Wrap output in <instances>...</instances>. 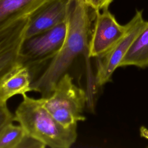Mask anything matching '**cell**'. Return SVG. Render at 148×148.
<instances>
[{
	"label": "cell",
	"mask_w": 148,
	"mask_h": 148,
	"mask_svg": "<svg viewBox=\"0 0 148 148\" xmlns=\"http://www.w3.org/2000/svg\"><path fill=\"white\" fill-rule=\"evenodd\" d=\"M98 10L84 0H68L65 41L49 65L31 83L32 91L49 97L59 79L66 73L74 60L80 54L88 56L94 21Z\"/></svg>",
	"instance_id": "obj_1"
},
{
	"label": "cell",
	"mask_w": 148,
	"mask_h": 148,
	"mask_svg": "<svg viewBox=\"0 0 148 148\" xmlns=\"http://www.w3.org/2000/svg\"><path fill=\"white\" fill-rule=\"evenodd\" d=\"M14 120L25 132L51 148H69L76 140L77 125L65 127L43 106L40 99L24 94Z\"/></svg>",
	"instance_id": "obj_2"
},
{
	"label": "cell",
	"mask_w": 148,
	"mask_h": 148,
	"mask_svg": "<svg viewBox=\"0 0 148 148\" xmlns=\"http://www.w3.org/2000/svg\"><path fill=\"white\" fill-rule=\"evenodd\" d=\"M40 99L43 106L65 127L77 125L86 120L83 110L87 99L86 92L74 83L67 73L59 79L49 97Z\"/></svg>",
	"instance_id": "obj_3"
},
{
	"label": "cell",
	"mask_w": 148,
	"mask_h": 148,
	"mask_svg": "<svg viewBox=\"0 0 148 148\" xmlns=\"http://www.w3.org/2000/svg\"><path fill=\"white\" fill-rule=\"evenodd\" d=\"M67 32L65 21L45 32L24 39L20 50L22 64L31 67L52 59L62 46Z\"/></svg>",
	"instance_id": "obj_4"
},
{
	"label": "cell",
	"mask_w": 148,
	"mask_h": 148,
	"mask_svg": "<svg viewBox=\"0 0 148 148\" xmlns=\"http://www.w3.org/2000/svg\"><path fill=\"white\" fill-rule=\"evenodd\" d=\"M147 21L143 17L142 11L137 10L132 19L126 24L127 29L122 38L108 52L97 58L95 83L101 86L111 80L114 71L130 49L132 43Z\"/></svg>",
	"instance_id": "obj_5"
},
{
	"label": "cell",
	"mask_w": 148,
	"mask_h": 148,
	"mask_svg": "<svg viewBox=\"0 0 148 148\" xmlns=\"http://www.w3.org/2000/svg\"><path fill=\"white\" fill-rule=\"evenodd\" d=\"M98 10L89 43L88 57L98 58L108 52L122 38L127 26L120 24L108 10Z\"/></svg>",
	"instance_id": "obj_6"
},
{
	"label": "cell",
	"mask_w": 148,
	"mask_h": 148,
	"mask_svg": "<svg viewBox=\"0 0 148 148\" xmlns=\"http://www.w3.org/2000/svg\"><path fill=\"white\" fill-rule=\"evenodd\" d=\"M29 21H21L0 30V84L23 65L20 60V50Z\"/></svg>",
	"instance_id": "obj_7"
},
{
	"label": "cell",
	"mask_w": 148,
	"mask_h": 148,
	"mask_svg": "<svg viewBox=\"0 0 148 148\" xmlns=\"http://www.w3.org/2000/svg\"><path fill=\"white\" fill-rule=\"evenodd\" d=\"M54 0H0V30L16 23L31 20Z\"/></svg>",
	"instance_id": "obj_8"
},
{
	"label": "cell",
	"mask_w": 148,
	"mask_h": 148,
	"mask_svg": "<svg viewBox=\"0 0 148 148\" xmlns=\"http://www.w3.org/2000/svg\"><path fill=\"white\" fill-rule=\"evenodd\" d=\"M68 0H54L33 16L28 24L25 39L49 30L65 21Z\"/></svg>",
	"instance_id": "obj_9"
},
{
	"label": "cell",
	"mask_w": 148,
	"mask_h": 148,
	"mask_svg": "<svg viewBox=\"0 0 148 148\" xmlns=\"http://www.w3.org/2000/svg\"><path fill=\"white\" fill-rule=\"evenodd\" d=\"M127 66L148 67V21L135 38L119 65V67Z\"/></svg>",
	"instance_id": "obj_10"
},
{
	"label": "cell",
	"mask_w": 148,
	"mask_h": 148,
	"mask_svg": "<svg viewBox=\"0 0 148 148\" xmlns=\"http://www.w3.org/2000/svg\"><path fill=\"white\" fill-rule=\"evenodd\" d=\"M31 74L24 65L11 73L0 84L1 88L9 98L16 95H23L32 91Z\"/></svg>",
	"instance_id": "obj_11"
},
{
	"label": "cell",
	"mask_w": 148,
	"mask_h": 148,
	"mask_svg": "<svg viewBox=\"0 0 148 148\" xmlns=\"http://www.w3.org/2000/svg\"><path fill=\"white\" fill-rule=\"evenodd\" d=\"M26 134L20 124H6L0 131V148H18Z\"/></svg>",
	"instance_id": "obj_12"
},
{
	"label": "cell",
	"mask_w": 148,
	"mask_h": 148,
	"mask_svg": "<svg viewBox=\"0 0 148 148\" xmlns=\"http://www.w3.org/2000/svg\"><path fill=\"white\" fill-rule=\"evenodd\" d=\"M14 121V114L9 109L7 103L0 105V131L8 124Z\"/></svg>",
	"instance_id": "obj_13"
},
{
	"label": "cell",
	"mask_w": 148,
	"mask_h": 148,
	"mask_svg": "<svg viewBox=\"0 0 148 148\" xmlns=\"http://www.w3.org/2000/svg\"><path fill=\"white\" fill-rule=\"evenodd\" d=\"M45 147H46V145L42 142L26 134L18 148H43Z\"/></svg>",
	"instance_id": "obj_14"
},
{
	"label": "cell",
	"mask_w": 148,
	"mask_h": 148,
	"mask_svg": "<svg viewBox=\"0 0 148 148\" xmlns=\"http://www.w3.org/2000/svg\"><path fill=\"white\" fill-rule=\"evenodd\" d=\"M113 0H97V9L101 10L105 9H108L109 5Z\"/></svg>",
	"instance_id": "obj_15"
},
{
	"label": "cell",
	"mask_w": 148,
	"mask_h": 148,
	"mask_svg": "<svg viewBox=\"0 0 148 148\" xmlns=\"http://www.w3.org/2000/svg\"><path fill=\"white\" fill-rule=\"evenodd\" d=\"M9 99H10L9 97L5 94L0 86V105L7 103Z\"/></svg>",
	"instance_id": "obj_16"
},
{
	"label": "cell",
	"mask_w": 148,
	"mask_h": 148,
	"mask_svg": "<svg viewBox=\"0 0 148 148\" xmlns=\"http://www.w3.org/2000/svg\"><path fill=\"white\" fill-rule=\"evenodd\" d=\"M85 2L89 5L90 6L93 8L95 9H97V0H84Z\"/></svg>",
	"instance_id": "obj_17"
},
{
	"label": "cell",
	"mask_w": 148,
	"mask_h": 148,
	"mask_svg": "<svg viewBox=\"0 0 148 148\" xmlns=\"http://www.w3.org/2000/svg\"><path fill=\"white\" fill-rule=\"evenodd\" d=\"M147 147H148V146H147Z\"/></svg>",
	"instance_id": "obj_18"
}]
</instances>
